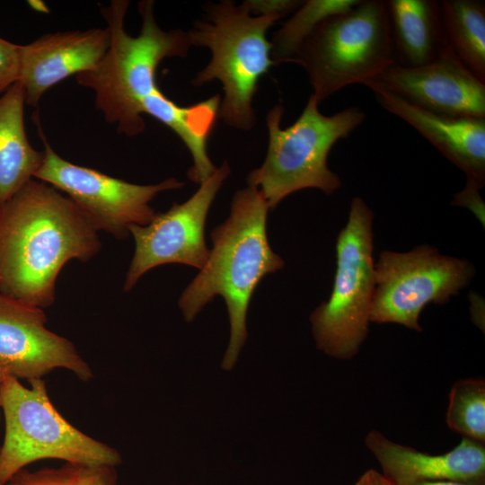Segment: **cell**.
Masks as SVG:
<instances>
[{
  "label": "cell",
  "mask_w": 485,
  "mask_h": 485,
  "mask_svg": "<svg viewBox=\"0 0 485 485\" xmlns=\"http://www.w3.org/2000/svg\"><path fill=\"white\" fill-rule=\"evenodd\" d=\"M101 246L98 232L68 197L32 179L0 207V295L50 307L63 267L88 261Z\"/></svg>",
  "instance_id": "1"
},
{
  "label": "cell",
  "mask_w": 485,
  "mask_h": 485,
  "mask_svg": "<svg viewBox=\"0 0 485 485\" xmlns=\"http://www.w3.org/2000/svg\"><path fill=\"white\" fill-rule=\"evenodd\" d=\"M269 207L258 189L248 186L235 192L228 218L210 234L213 248L199 273L178 301L187 322L194 321L215 296L225 299L229 340L221 367L236 365L247 337L246 316L253 292L269 273L284 267L267 235Z\"/></svg>",
  "instance_id": "2"
},
{
  "label": "cell",
  "mask_w": 485,
  "mask_h": 485,
  "mask_svg": "<svg viewBox=\"0 0 485 485\" xmlns=\"http://www.w3.org/2000/svg\"><path fill=\"white\" fill-rule=\"evenodd\" d=\"M129 2L113 0L101 6L107 22L109 47L93 70L80 73L78 84L95 94V106L107 122L119 133L135 137L146 128L143 107L162 90L156 82L160 62L172 57H184L192 46L188 31H163L154 15V2L138 3L142 27L137 37L125 30V17Z\"/></svg>",
  "instance_id": "3"
},
{
  "label": "cell",
  "mask_w": 485,
  "mask_h": 485,
  "mask_svg": "<svg viewBox=\"0 0 485 485\" xmlns=\"http://www.w3.org/2000/svg\"><path fill=\"white\" fill-rule=\"evenodd\" d=\"M276 15H252L244 1L207 4L205 20L190 30L191 45L211 52L209 63L192 84L201 86L219 80L224 90L218 115L229 126L250 130L255 125L252 100L260 79L276 65L271 58L268 29Z\"/></svg>",
  "instance_id": "4"
},
{
  "label": "cell",
  "mask_w": 485,
  "mask_h": 485,
  "mask_svg": "<svg viewBox=\"0 0 485 485\" xmlns=\"http://www.w3.org/2000/svg\"><path fill=\"white\" fill-rule=\"evenodd\" d=\"M283 113L280 104L269 111L267 154L261 166L247 177L248 186L259 190L270 209L301 190L318 189L327 195L337 191L341 181L328 167V155L340 139L348 137L366 119L357 106L323 115L312 94L298 119L286 128H281Z\"/></svg>",
  "instance_id": "5"
},
{
  "label": "cell",
  "mask_w": 485,
  "mask_h": 485,
  "mask_svg": "<svg viewBox=\"0 0 485 485\" xmlns=\"http://www.w3.org/2000/svg\"><path fill=\"white\" fill-rule=\"evenodd\" d=\"M24 386L8 375L0 392L5 432L0 446V485L31 463H65L118 467L120 453L68 422L51 402L42 378Z\"/></svg>",
  "instance_id": "6"
},
{
  "label": "cell",
  "mask_w": 485,
  "mask_h": 485,
  "mask_svg": "<svg viewBox=\"0 0 485 485\" xmlns=\"http://www.w3.org/2000/svg\"><path fill=\"white\" fill-rule=\"evenodd\" d=\"M318 103L344 87L373 81L395 63L384 0H360L322 22L294 60Z\"/></svg>",
  "instance_id": "7"
},
{
  "label": "cell",
  "mask_w": 485,
  "mask_h": 485,
  "mask_svg": "<svg viewBox=\"0 0 485 485\" xmlns=\"http://www.w3.org/2000/svg\"><path fill=\"white\" fill-rule=\"evenodd\" d=\"M373 223L372 209L355 197L337 236L331 295L310 315L316 348L336 359L353 358L368 334L375 285Z\"/></svg>",
  "instance_id": "8"
},
{
  "label": "cell",
  "mask_w": 485,
  "mask_h": 485,
  "mask_svg": "<svg viewBox=\"0 0 485 485\" xmlns=\"http://www.w3.org/2000/svg\"><path fill=\"white\" fill-rule=\"evenodd\" d=\"M474 275L471 261L442 254L428 244L407 252L383 251L375 262L370 322L421 331L422 310L431 303H447L470 285Z\"/></svg>",
  "instance_id": "9"
},
{
  "label": "cell",
  "mask_w": 485,
  "mask_h": 485,
  "mask_svg": "<svg viewBox=\"0 0 485 485\" xmlns=\"http://www.w3.org/2000/svg\"><path fill=\"white\" fill-rule=\"evenodd\" d=\"M44 144V159L34 178L68 197L90 225L125 239L133 225H146L155 212L150 202L161 192L181 189L184 182L168 178L156 184L140 185L73 163L57 154L47 141L36 118Z\"/></svg>",
  "instance_id": "10"
},
{
  "label": "cell",
  "mask_w": 485,
  "mask_h": 485,
  "mask_svg": "<svg viewBox=\"0 0 485 485\" xmlns=\"http://www.w3.org/2000/svg\"><path fill=\"white\" fill-rule=\"evenodd\" d=\"M230 171L228 163L224 162L185 202L173 203L167 211L155 213L146 225L130 227L135 251L125 277V292L130 291L145 273L161 265L202 269L210 252L205 242L206 220Z\"/></svg>",
  "instance_id": "11"
},
{
  "label": "cell",
  "mask_w": 485,
  "mask_h": 485,
  "mask_svg": "<svg viewBox=\"0 0 485 485\" xmlns=\"http://www.w3.org/2000/svg\"><path fill=\"white\" fill-rule=\"evenodd\" d=\"M46 322L44 309L0 295V362L10 375L28 382L58 368L90 381L93 372L75 344Z\"/></svg>",
  "instance_id": "12"
},
{
  "label": "cell",
  "mask_w": 485,
  "mask_h": 485,
  "mask_svg": "<svg viewBox=\"0 0 485 485\" xmlns=\"http://www.w3.org/2000/svg\"><path fill=\"white\" fill-rule=\"evenodd\" d=\"M366 86L385 91L433 113L485 118V84L451 49L420 66L393 63Z\"/></svg>",
  "instance_id": "13"
},
{
  "label": "cell",
  "mask_w": 485,
  "mask_h": 485,
  "mask_svg": "<svg viewBox=\"0 0 485 485\" xmlns=\"http://www.w3.org/2000/svg\"><path fill=\"white\" fill-rule=\"evenodd\" d=\"M366 447L392 485L428 481L485 484V445L463 438L452 450L431 454L393 442L377 430L365 437Z\"/></svg>",
  "instance_id": "14"
},
{
  "label": "cell",
  "mask_w": 485,
  "mask_h": 485,
  "mask_svg": "<svg viewBox=\"0 0 485 485\" xmlns=\"http://www.w3.org/2000/svg\"><path fill=\"white\" fill-rule=\"evenodd\" d=\"M107 28L48 33L22 45L19 82L25 102L37 106L43 94L64 79L94 69L109 47Z\"/></svg>",
  "instance_id": "15"
},
{
  "label": "cell",
  "mask_w": 485,
  "mask_h": 485,
  "mask_svg": "<svg viewBox=\"0 0 485 485\" xmlns=\"http://www.w3.org/2000/svg\"><path fill=\"white\" fill-rule=\"evenodd\" d=\"M379 105L415 128L444 157L481 190L485 184V118L451 117L411 105L379 89H370Z\"/></svg>",
  "instance_id": "16"
},
{
  "label": "cell",
  "mask_w": 485,
  "mask_h": 485,
  "mask_svg": "<svg viewBox=\"0 0 485 485\" xmlns=\"http://www.w3.org/2000/svg\"><path fill=\"white\" fill-rule=\"evenodd\" d=\"M395 63L416 67L450 49L436 0H384Z\"/></svg>",
  "instance_id": "17"
},
{
  "label": "cell",
  "mask_w": 485,
  "mask_h": 485,
  "mask_svg": "<svg viewBox=\"0 0 485 485\" xmlns=\"http://www.w3.org/2000/svg\"><path fill=\"white\" fill-rule=\"evenodd\" d=\"M25 104L20 82L0 97V207L34 178L44 159L27 137Z\"/></svg>",
  "instance_id": "18"
},
{
  "label": "cell",
  "mask_w": 485,
  "mask_h": 485,
  "mask_svg": "<svg viewBox=\"0 0 485 485\" xmlns=\"http://www.w3.org/2000/svg\"><path fill=\"white\" fill-rule=\"evenodd\" d=\"M438 6L450 49L485 84V2L440 0Z\"/></svg>",
  "instance_id": "19"
},
{
  "label": "cell",
  "mask_w": 485,
  "mask_h": 485,
  "mask_svg": "<svg viewBox=\"0 0 485 485\" xmlns=\"http://www.w3.org/2000/svg\"><path fill=\"white\" fill-rule=\"evenodd\" d=\"M360 0H307L274 34L271 58L274 63L293 62L299 48L315 28L328 17L343 13Z\"/></svg>",
  "instance_id": "20"
},
{
  "label": "cell",
  "mask_w": 485,
  "mask_h": 485,
  "mask_svg": "<svg viewBox=\"0 0 485 485\" xmlns=\"http://www.w3.org/2000/svg\"><path fill=\"white\" fill-rule=\"evenodd\" d=\"M448 428L463 438L485 445V381L481 377L457 380L449 392Z\"/></svg>",
  "instance_id": "21"
},
{
  "label": "cell",
  "mask_w": 485,
  "mask_h": 485,
  "mask_svg": "<svg viewBox=\"0 0 485 485\" xmlns=\"http://www.w3.org/2000/svg\"><path fill=\"white\" fill-rule=\"evenodd\" d=\"M4 485H119L116 466L65 463L37 471L22 469Z\"/></svg>",
  "instance_id": "22"
},
{
  "label": "cell",
  "mask_w": 485,
  "mask_h": 485,
  "mask_svg": "<svg viewBox=\"0 0 485 485\" xmlns=\"http://www.w3.org/2000/svg\"><path fill=\"white\" fill-rule=\"evenodd\" d=\"M22 45L0 38V95L19 82Z\"/></svg>",
  "instance_id": "23"
},
{
  "label": "cell",
  "mask_w": 485,
  "mask_h": 485,
  "mask_svg": "<svg viewBox=\"0 0 485 485\" xmlns=\"http://www.w3.org/2000/svg\"><path fill=\"white\" fill-rule=\"evenodd\" d=\"M252 15H276L282 18L303 4L300 0H246Z\"/></svg>",
  "instance_id": "24"
},
{
  "label": "cell",
  "mask_w": 485,
  "mask_h": 485,
  "mask_svg": "<svg viewBox=\"0 0 485 485\" xmlns=\"http://www.w3.org/2000/svg\"><path fill=\"white\" fill-rule=\"evenodd\" d=\"M480 189L466 181L464 188L454 194L452 205L470 209L484 225V202Z\"/></svg>",
  "instance_id": "25"
},
{
  "label": "cell",
  "mask_w": 485,
  "mask_h": 485,
  "mask_svg": "<svg viewBox=\"0 0 485 485\" xmlns=\"http://www.w3.org/2000/svg\"><path fill=\"white\" fill-rule=\"evenodd\" d=\"M354 485H392L383 474L374 469L366 471Z\"/></svg>",
  "instance_id": "26"
},
{
  "label": "cell",
  "mask_w": 485,
  "mask_h": 485,
  "mask_svg": "<svg viewBox=\"0 0 485 485\" xmlns=\"http://www.w3.org/2000/svg\"><path fill=\"white\" fill-rule=\"evenodd\" d=\"M413 485H485V484H472V483H463V482H457V481H441L420 482V483H417Z\"/></svg>",
  "instance_id": "27"
},
{
  "label": "cell",
  "mask_w": 485,
  "mask_h": 485,
  "mask_svg": "<svg viewBox=\"0 0 485 485\" xmlns=\"http://www.w3.org/2000/svg\"><path fill=\"white\" fill-rule=\"evenodd\" d=\"M10 375L7 368L0 362V392L5 377ZM1 408H0V420H1Z\"/></svg>",
  "instance_id": "28"
},
{
  "label": "cell",
  "mask_w": 485,
  "mask_h": 485,
  "mask_svg": "<svg viewBox=\"0 0 485 485\" xmlns=\"http://www.w3.org/2000/svg\"><path fill=\"white\" fill-rule=\"evenodd\" d=\"M172 485H178V484H172ZM190 485H195V484H190Z\"/></svg>",
  "instance_id": "29"
}]
</instances>
